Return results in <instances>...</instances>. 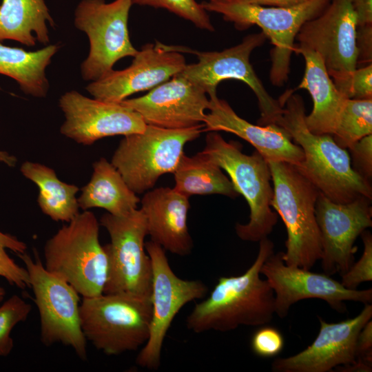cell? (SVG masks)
Wrapping results in <instances>:
<instances>
[{"label":"cell","mask_w":372,"mask_h":372,"mask_svg":"<svg viewBox=\"0 0 372 372\" xmlns=\"http://www.w3.org/2000/svg\"><path fill=\"white\" fill-rule=\"evenodd\" d=\"M173 174V188L189 198L220 194L234 198L240 195L222 169L202 152L193 156L183 154Z\"/></svg>","instance_id":"28"},{"label":"cell","mask_w":372,"mask_h":372,"mask_svg":"<svg viewBox=\"0 0 372 372\" xmlns=\"http://www.w3.org/2000/svg\"><path fill=\"white\" fill-rule=\"evenodd\" d=\"M110 237L103 246L108 273L103 293H131L151 298L152 268L145 249V216L136 209L124 216L103 214L99 220Z\"/></svg>","instance_id":"11"},{"label":"cell","mask_w":372,"mask_h":372,"mask_svg":"<svg viewBox=\"0 0 372 372\" xmlns=\"http://www.w3.org/2000/svg\"><path fill=\"white\" fill-rule=\"evenodd\" d=\"M9 249L17 255L26 252V244L16 236L0 231V276L12 286L21 289L30 287L28 273L25 267L19 265L9 256Z\"/></svg>","instance_id":"31"},{"label":"cell","mask_w":372,"mask_h":372,"mask_svg":"<svg viewBox=\"0 0 372 372\" xmlns=\"http://www.w3.org/2000/svg\"><path fill=\"white\" fill-rule=\"evenodd\" d=\"M20 171L39 187L38 205L52 220L68 223L79 214L76 185L61 181L53 169L41 163L25 161Z\"/></svg>","instance_id":"27"},{"label":"cell","mask_w":372,"mask_h":372,"mask_svg":"<svg viewBox=\"0 0 372 372\" xmlns=\"http://www.w3.org/2000/svg\"><path fill=\"white\" fill-rule=\"evenodd\" d=\"M140 203L151 240L173 254L189 255L194 243L187 225L189 197L161 187L146 192Z\"/></svg>","instance_id":"22"},{"label":"cell","mask_w":372,"mask_h":372,"mask_svg":"<svg viewBox=\"0 0 372 372\" xmlns=\"http://www.w3.org/2000/svg\"><path fill=\"white\" fill-rule=\"evenodd\" d=\"M357 68L372 64V24L357 26Z\"/></svg>","instance_id":"37"},{"label":"cell","mask_w":372,"mask_h":372,"mask_svg":"<svg viewBox=\"0 0 372 372\" xmlns=\"http://www.w3.org/2000/svg\"><path fill=\"white\" fill-rule=\"evenodd\" d=\"M185 48L169 46L156 41L142 46L131 65L113 70L85 87L93 98L105 102L121 103L129 96L151 90L180 72L187 65L180 53Z\"/></svg>","instance_id":"17"},{"label":"cell","mask_w":372,"mask_h":372,"mask_svg":"<svg viewBox=\"0 0 372 372\" xmlns=\"http://www.w3.org/2000/svg\"><path fill=\"white\" fill-rule=\"evenodd\" d=\"M282 253H272L260 269V274L266 277L274 292L275 313L278 317H286L293 304L304 299L322 300L340 313L347 311L345 301L371 303V288L349 289L329 275L289 266L283 260Z\"/></svg>","instance_id":"14"},{"label":"cell","mask_w":372,"mask_h":372,"mask_svg":"<svg viewBox=\"0 0 372 372\" xmlns=\"http://www.w3.org/2000/svg\"><path fill=\"white\" fill-rule=\"evenodd\" d=\"M152 262V307L149 335L136 360L141 367L159 368L164 340L171 324L182 308L189 302L204 298L207 286L198 280H185L171 268L165 250L152 240L145 242Z\"/></svg>","instance_id":"12"},{"label":"cell","mask_w":372,"mask_h":372,"mask_svg":"<svg viewBox=\"0 0 372 372\" xmlns=\"http://www.w3.org/2000/svg\"><path fill=\"white\" fill-rule=\"evenodd\" d=\"M239 1L270 7H291L300 4L307 0H238Z\"/></svg>","instance_id":"40"},{"label":"cell","mask_w":372,"mask_h":372,"mask_svg":"<svg viewBox=\"0 0 372 372\" xmlns=\"http://www.w3.org/2000/svg\"><path fill=\"white\" fill-rule=\"evenodd\" d=\"M253 352L262 358L273 357L279 354L284 347V338L277 329L265 326L254 333L251 340Z\"/></svg>","instance_id":"35"},{"label":"cell","mask_w":372,"mask_h":372,"mask_svg":"<svg viewBox=\"0 0 372 372\" xmlns=\"http://www.w3.org/2000/svg\"><path fill=\"white\" fill-rule=\"evenodd\" d=\"M353 169L364 179L371 183L372 134L367 135L349 148Z\"/></svg>","instance_id":"36"},{"label":"cell","mask_w":372,"mask_h":372,"mask_svg":"<svg viewBox=\"0 0 372 372\" xmlns=\"http://www.w3.org/2000/svg\"><path fill=\"white\" fill-rule=\"evenodd\" d=\"M338 90L349 99H372V64L331 77Z\"/></svg>","instance_id":"33"},{"label":"cell","mask_w":372,"mask_h":372,"mask_svg":"<svg viewBox=\"0 0 372 372\" xmlns=\"http://www.w3.org/2000/svg\"><path fill=\"white\" fill-rule=\"evenodd\" d=\"M356 17L352 0H330L323 11L304 23L296 40L318 54L331 77L357 68Z\"/></svg>","instance_id":"16"},{"label":"cell","mask_w":372,"mask_h":372,"mask_svg":"<svg viewBox=\"0 0 372 372\" xmlns=\"http://www.w3.org/2000/svg\"><path fill=\"white\" fill-rule=\"evenodd\" d=\"M267 39L260 32L247 35L239 44L222 51L194 52L198 61L187 64L179 74L209 96L216 94V87L223 81L244 82L257 98L260 112L258 125L276 124L282 114V106L268 93L249 61L251 52Z\"/></svg>","instance_id":"13"},{"label":"cell","mask_w":372,"mask_h":372,"mask_svg":"<svg viewBox=\"0 0 372 372\" xmlns=\"http://www.w3.org/2000/svg\"><path fill=\"white\" fill-rule=\"evenodd\" d=\"M360 236L364 245L362 254L359 260L354 262L341 276V284L349 289H357L361 283L372 280V236L366 229Z\"/></svg>","instance_id":"34"},{"label":"cell","mask_w":372,"mask_h":372,"mask_svg":"<svg viewBox=\"0 0 372 372\" xmlns=\"http://www.w3.org/2000/svg\"><path fill=\"white\" fill-rule=\"evenodd\" d=\"M59 49L57 44H48L36 51H27L0 42V74L16 81L25 94L45 98L50 87L45 70Z\"/></svg>","instance_id":"26"},{"label":"cell","mask_w":372,"mask_h":372,"mask_svg":"<svg viewBox=\"0 0 372 372\" xmlns=\"http://www.w3.org/2000/svg\"><path fill=\"white\" fill-rule=\"evenodd\" d=\"M202 153L227 173L236 192L249 205V220L236 224L237 236L250 242L267 238L278 221L271 206L273 190L267 161L256 149L250 155L244 154L241 144L225 141L218 132L207 134Z\"/></svg>","instance_id":"5"},{"label":"cell","mask_w":372,"mask_h":372,"mask_svg":"<svg viewBox=\"0 0 372 372\" xmlns=\"http://www.w3.org/2000/svg\"><path fill=\"white\" fill-rule=\"evenodd\" d=\"M151 298L131 293H102L83 298L80 321L93 346L108 355L137 350L148 340Z\"/></svg>","instance_id":"7"},{"label":"cell","mask_w":372,"mask_h":372,"mask_svg":"<svg viewBox=\"0 0 372 372\" xmlns=\"http://www.w3.org/2000/svg\"><path fill=\"white\" fill-rule=\"evenodd\" d=\"M207 95L178 73L145 95L121 103L138 112L146 125L181 130L203 125L209 101Z\"/></svg>","instance_id":"20"},{"label":"cell","mask_w":372,"mask_h":372,"mask_svg":"<svg viewBox=\"0 0 372 372\" xmlns=\"http://www.w3.org/2000/svg\"><path fill=\"white\" fill-rule=\"evenodd\" d=\"M273 247L271 240L262 238L254 262L244 273L219 278L209 296L196 304L187 317V328L196 333L227 332L242 325L270 323L275 314L274 292L260 275Z\"/></svg>","instance_id":"2"},{"label":"cell","mask_w":372,"mask_h":372,"mask_svg":"<svg viewBox=\"0 0 372 372\" xmlns=\"http://www.w3.org/2000/svg\"><path fill=\"white\" fill-rule=\"evenodd\" d=\"M318 318L320 330L312 344L293 355L276 358L271 364L273 371L328 372L355 362L357 338L371 320V303L365 304L355 317L339 322L328 323Z\"/></svg>","instance_id":"19"},{"label":"cell","mask_w":372,"mask_h":372,"mask_svg":"<svg viewBox=\"0 0 372 372\" xmlns=\"http://www.w3.org/2000/svg\"><path fill=\"white\" fill-rule=\"evenodd\" d=\"M357 26L372 24V0H352Z\"/></svg>","instance_id":"39"},{"label":"cell","mask_w":372,"mask_h":372,"mask_svg":"<svg viewBox=\"0 0 372 372\" xmlns=\"http://www.w3.org/2000/svg\"><path fill=\"white\" fill-rule=\"evenodd\" d=\"M132 4L163 8L192 22L196 27L209 32L215 28L201 3L196 0H132Z\"/></svg>","instance_id":"32"},{"label":"cell","mask_w":372,"mask_h":372,"mask_svg":"<svg viewBox=\"0 0 372 372\" xmlns=\"http://www.w3.org/2000/svg\"><path fill=\"white\" fill-rule=\"evenodd\" d=\"M209 113L204 119V131H223L236 135L250 143L267 161H282L298 166L303 152L289 134L277 124H252L240 117L217 94L209 96Z\"/></svg>","instance_id":"21"},{"label":"cell","mask_w":372,"mask_h":372,"mask_svg":"<svg viewBox=\"0 0 372 372\" xmlns=\"http://www.w3.org/2000/svg\"><path fill=\"white\" fill-rule=\"evenodd\" d=\"M6 296V290L3 287L0 286V304L3 302Z\"/></svg>","instance_id":"42"},{"label":"cell","mask_w":372,"mask_h":372,"mask_svg":"<svg viewBox=\"0 0 372 372\" xmlns=\"http://www.w3.org/2000/svg\"><path fill=\"white\" fill-rule=\"evenodd\" d=\"M132 5V0H81L77 4L74 25L87 34L90 43L88 55L81 65L83 80L97 81L112 71L118 60L137 54L128 31Z\"/></svg>","instance_id":"10"},{"label":"cell","mask_w":372,"mask_h":372,"mask_svg":"<svg viewBox=\"0 0 372 372\" xmlns=\"http://www.w3.org/2000/svg\"><path fill=\"white\" fill-rule=\"evenodd\" d=\"M55 25L45 0H2L0 42L13 40L33 47L50 43L48 26Z\"/></svg>","instance_id":"25"},{"label":"cell","mask_w":372,"mask_h":372,"mask_svg":"<svg viewBox=\"0 0 372 372\" xmlns=\"http://www.w3.org/2000/svg\"><path fill=\"white\" fill-rule=\"evenodd\" d=\"M207 1H223V0H207Z\"/></svg>","instance_id":"43"},{"label":"cell","mask_w":372,"mask_h":372,"mask_svg":"<svg viewBox=\"0 0 372 372\" xmlns=\"http://www.w3.org/2000/svg\"><path fill=\"white\" fill-rule=\"evenodd\" d=\"M293 90L278 99L282 112L276 124L283 127L303 152V160L295 166L329 200L348 203L358 198H372L371 183L352 167L347 149L340 147L331 134H316L307 127L303 99Z\"/></svg>","instance_id":"1"},{"label":"cell","mask_w":372,"mask_h":372,"mask_svg":"<svg viewBox=\"0 0 372 372\" xmlns=\"http://www.w3.org/2000/svg\"><path fill=\"white\" fill-rule=\"evenodd\" d=\"M372 134V99H347L332 134L342 148L349 149L363 137Z\"/></svg>","instance_id":"29"},{"label":"cell","mask_w":372,"mask_h":372,"mask_svg":"<svg viewBox=\"0 0 372 372\" xmlns=\"http://www.w3.org/2000/svg\"><path fill=\"white\" fill-rule=\"evenodd\" d=\"M356 360L372 365V320L368 321L360 330L356 342Z\"/></svg>","instance_id":"38"},{"label":"cell","mask_w":372,"mask_h":372,"mask_svg":"<svg viewBox=\"0 0 372 372\" xmlns=\"http://www.w3.org/2000/svg\"><path fill=\"white\" fill-rule=\"evenodd\" d=\"M294 52L305 61L297 89L307 90L313 101L312 111L305 116L307 126L313 134L332 135L347 99L336 88L318 54L299 46H295Z\"/></svg>","instance_id":"23"},{"label":"cell","mask_w":372,"mask_h":372,"mask_svg":"<svg viewBox=\"0 0 372 372\" xmlns=\"http://www.w3.org/2000/svg\"><path fill=\"white\" fill-rule=\"evenodd\" d=\"M32 306L14 294L0 305V357L8 356L13 349L11 332L14 327L28 318Z\"/></svg>","instance_id":"30"},{"label":"cell","mask_w":372,"mask_h":372,"mask_svg":"<svg viewBox=\"0 0 372 372\" xmlns=\"http://www.w3.org/2000/svg\"><path fill=\"white\" fill-rule=\"evenodd\" d=\"M99 221L90 211L79 213L44 245V267L69 283L82 298L103 293L108 258L99 240Z\"/></svg>","instance_id":"3"},{"label":"cell","mask_w":372,"mask_h":372,"mask_svg":"<svg viewBox=\"0 0 372 372\" xmlns=\"http://www.w3.org/2000/svg\"><path fill=\"white\" fill-rule=\"evenodd\" d=\"M28 273L40 318L41 342L50 347L61 344L87 360V340L80 321V295L67 282L49 272L34 251V258L26 252L17 254Z\"/></svg>","instance_id":"9"},{"label":"cell","mask_w":372,"mask_h":372,"mask_svg":"<svg viewBox=\"0 0 372 372\" xmlns=\"http://www.w3.org/2000/svg\"><path fill=\"white\" fill-rule=\"evenodd\" d=\"M371 198L335 203L319 192L316 217L322 244V267L325 274H344L354 262L356 238L372 226Z\"/></svg>","instance_id":"15"},{"label":"cell","mask_w":372,"mask_h":372,"mask_svg":"<svg viewBox=\"0 0 372 372\" xmlns=\"http://www.w3.org/2000/svg\"><path fill=\"white\" fill-rule=\"evenodd\" d=\"M17 158L6 151L0 150V162L9 167H14L17 163Z\"/></svg>","instance_id":"41"},{"label":"cell","mask_w":372,"mask_h":372,"mask_svg":"<svg viewBox=\"0 0 372 372\" xmlns=\"http://www.w3.org/2000/svg\"><path fill=\"white\" fill-rule=\"evenodd\" d=\"M330 0H307L291 7H267L238 0L207 1L201 3L207 12L220 14L238 30L257 25L273 45L271 52L269 80L282 86L288 80L290 60L296 37L307 21L319 15Z\"/></svg>","instance_id":"6"},{"label":"cell","mask_w":372,"mask_h":372,"mask_svg":"<svg viewBox=\"0 0 372 372\" xmlns=\"http://www.w3.org/2000/svg\"><path fill=\"white\" fill-rule=\"evenodd\" d=\"M203 132L204 124L181 130L146 125L143 132L124 136L111 163L134 193H144L161 176L175 171L185 145Z\"/></svg>","instance_id":"8"},{"label":"cell","mask_w":372,"mask_h":372,"mask_svg":"<svg viewBox=\"0 0 372 372\" xmlns=\"http://www.w3.org/2000/svg\"><path fill=\"white\" fill-rule=\"evenodd\" d=\"M92 167L91 178L77 198L79 208L83 211L101 208L114 216H124L138 209L140 198L111 162L101 158Z\"/></svg>","instance_id":"24"},{"label":"cell","mask_w":372,"mask_h":372,"mask_svg":"<svg viewBox=\"0 0 372 372\" xmlns=\"http://www.w3.org/2000/svg\"><path fill=\"white\" fill-rule=\"evenodd\" d=\"M59 106L65 116L60 132L84 145L105 137L142 132L146 127L141 115L132 108L121 103L91 99L76 90L62 94Z\"/></svg>","instance_id":"18"},{"label":"cell","mask_w":372,"mask_h":372,"mask_svg":"<svg viewBox=\"0 0 372 372\" xmlns=\"http://www.w3.org/2000/svg\"><path fill=\"white\" fill-rule=\"evenodd\" d=\"M273 183L271 203L287 231L285 263L310 270L322 257L320 230L316 217L318 189L290 163L267 161Z\"/></svg>","instance_id":"4"}]
</instances>
